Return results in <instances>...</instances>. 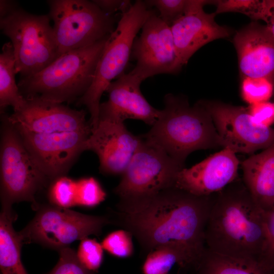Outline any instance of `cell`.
<instances>
[{
	"instance_id": "1",
	"label": "cell",
	"mask_w": 274,
	"mask_h": 274,
	"mask_svg": "<svg viewBox=\"0 0 274 274\" xmlns=\"http://www.w3.org/2000/svg\"><path fill=\"white\" fill-rule=\"evenodd\" d=\"M214 194L198 196L174 187L120 199L116 213L148 254L169 247L179 254L183 268H196L206 249L205 229Z\"/></svg>"
},
{
	"instance_id": "2",
	"label": "cell",
	"mask_w": 274,
	"mask_h": 274,
	"mask_svg": "<svg viewBox=\"0 0 274 274\" xmlns=\"http://www.w3.org/2000/svg\"><path fill=\"white\" fill-rule=\"evenodd\" d=\"M265 239V212L243 180L236 179L214 194L205 229L208 250L260 260Z\"/></svg>"
},
{
	"instance_id": "3",
	"label": "cell",
	"mask_w": 274,
	"mask_h": 274,
	"mask_svg": "<svg viewBox=\"0 0 274 274\" xmlns=\"http://www.w3.org/2000/svg\"><path fill=\"white\" fill-rule=\"evenodd\" d=\"M164 107L146 138L184 167L196 150L222 147L212 118L201 100L190 106L185 97L167 94Z\"/></svg>"
},
{
	"instance_id": "4",
	"label": "cell",
	"mask_w": 274,
	"mask_h": 274,
	"mask_svg": "<svg viewBox=\"0 0 274 274\" xmlns=\"http://www.w3.org/2000/svg\"><path fill=\"white\" fill-rule=\"evenodd\" d=\"M109 37L63 54L39 72L21 78L18 83L21 94L24 98L37 96L61 104L77 100L93 81Z\"/></svg>"
},
{
	"instance_id": "5",
	"label": "cell",
	"mask_w": 274,
	"mask_h": 274,
	"mask_svg": "<svg viewBox=\"0 0 274 274\" xmlns=\"http://www.w3.org/2000/svg\"><path fill=\"white\" fill-rule=\"evenodd\" d=\"M154 13L145 1H136L122 13L116 28L109 36L98 60L93 81L84 94L77 100V106H85L88 110L92 131L98 125L102 93L112 80L123 73L136 34Z\"/></svg>"
},
{
	"instance_id": "6",
	"label": "cell",
	"mask_w": 274,
	"mask_h": 274,
	"mask_svg": "<svg viewBox=\"0 0 274 274\" xmlns=\"http://www.w3.org/2000/svg\"><path fill=\"white\" fill-rule=\"evenodd\" d=\"M1 201L2 210H11L13 203L31 202L39 205L36 194L50 181L37 165L17 129L2 114L0 145Z\"/></svg>"
},
{
	"instance_id": "7",
	"label": "cell",
	"mask_w": 274,
	"mask_h": 274,
	"mask_svg": "<svg viewBox=\"0 0 274 274\" xmlns=\"http://www.w3.org/2000/svg\"><path fill=\"white\" fill-rule=\"evenodd\" d=\"M49 15H35L19 8L0 18V28L11 40L16 74L21 78L39 72L58 56Z\"/></svg>"
},
{
	"instance_id": "8",
	"label": "cell",
	"mask_w": 274,
	"mask_h": 274,
	"mask_svg": "<svg viewBox=\"0 0 274 274\" xmlns=\"http://www.w3.org/2000/svg\"><path fill=\"white\" fill-rule=\"evenodd\" d=\"M47 3L59 56L99 42L115 29L112 15L93 1L50 0Z\"/></svg>"
},
{
	"instance_id": "9",
	"label": "cell",
	"mask_w": 274,
	"mask_h": 274,
	"mask_svg": "<svg viewBox=\"0 0 274 274\" xmlns=\"http://www.w3.org/2000/svg\"><path fill=\"white\" fill-rule=\"evenodd\" d=\"M36 210L34 218L19 232L23 243L57 251L90 235H98L111 222L107 216L84 214L51 204H39Z\"/></svg>"
},
{
	"instance_id": "10",
	"label": "cell",
	"mask_w": 274,
	"mask_h": 274,
	"mask_svg": "<svg viewBox=\"0 0 274 274\" xmlns=\"http://www.w3.org/2000/svg\"><path fill=\"white\" fill-rule=\"evenodd\" d=\"M184 167L144 135L114 192L120 199L150 196L174 187Z\"/></svg>"
},
{
	"instance_id": "11",
	"label": "cell",
	"mask_w": 274,
	"mask_h": 274,
	"mask_svg": "<svg viewBox=\"0 0 274 274\" xmlns=\"http://www.w3.org/2000/svg\"><path fill=\"white\" fill-rule=\"evenodd\" d=\"M201 101L212 118L223 148L235 153L253 154L274 145V128L256 124L247 108L217 100Z\"/></svg>"
},
{
	"instance_id": "12",
	"label": "cell",
	"mask_w": 274,
	"mask_h": 274,
	"mask_svg": "<svg viewBox=\"0 0 274 274\" xmlns=\"http://www.w3.org/2000/svg\"><path fill=\"white\" fill-rule=\"evenodd\" d=\"M131 54L136 61L131 71L143 81L160 74H175L183 64L178 54L170 27L154 12L134 40Z\"/></svg>"
},
{
	"instance_id": "13",
	"label": "cell",
	"mask_w": 274,
	"mask_h": 274,
	"mask_svg": "<svg viewBox=\"0 0 274 274\" xmlns=\"http://www.w3.org/2000/svg\"><path fill=\"white\" fill-rule=\"evenodd\" d=\"M16 128L32 159L50 182L65 175L80 154L86 151V142L91 133H37Z\"/></svg>"
},
{
	"instance_id": "14",
	"label": "cell",
	"mask_w": 274,
	"mask_h": 274,
	"mask_svg": "<svg viewBox=\"0 0 274 274\" xmlns=\"http://www.w3.org/2000/svg\"><path fill=\"white\" fill-rule=\"evenodd\" d=\"M25 98L26 102L22 108L7 115L8 121L16 128L37 133L92 132L84 110L72 109L62 104L37 96Z\"/></svg>"
},
{
	"instance_id": "15",
	"label": "cell",
	"mask_w": 274,
	"mask_h": 274,
	"mask_svg": "<svg viewBox=\"0 0 274 274\" xmlns=\"http://www.w3.org/2000/svg\"><path fill=\"white\" fill-rule=\"evenodd\" d=\"M240 162L229 148L177 174L174 187L198 196L216 193L237 179Z\"/></svg>"
},
{
	"instance_id": "16",
	"label": "cell",
	"mask_w": 274,
	"mask_h": 274,
	"mask_svg": "<svg viewBox=\"0 0 274 274\" xmlns=\"http://www.w3.org/2000/svg\"><path fill=\"white\" fill-rule=\"evenodd\" d=\"M140 136L130 132L124 123L99 120L85 144V150L98 157L99 171L106 175H122L133 155Z\"/></svg>"
},
{
	"instance_id": "17",
	"label": "cell",
	"mask_w": 274,
	"mask_h": 274,
	"mask_svg": "<svg viewBox=\"0 0 274 274\" xmlns=\"http://www.w3.org/2000/svg\"><path fill=\"white\" fill-rule=\"evenodd\" d=\"M142 81L130 72L122 73L117 80L112 82L106 91L109 93V99L99 106V120L124 123L127 119H133L154 125L161 110L152 107L142 93Z\"/></svg>"
},
{
	"instance_id": "18",
	"label": "cell",
	"mask_w": 274,
	"mask_h": 274,
	"mask_svg": "<svg viewBox=\"0 0 274 274\" xmlns=\"http://www.w3.org/2000/svg\"><path fill=\"white\" fill-rule=\"evenodd\" d=\"M233 42L241 77L274 81V37L265 25L249 23L236 32Z\"/></svg>"
},
{
	"instance_id": "19",
	"label": "cell",
	"mask_w": 274,
	"mask_h": 274,
	"mask_svg": "<svg viewBox=\"0 0 274 274\" xmlns=\"http://www.w3.org/2000/svg\"><path fill=\"white\" fill-rule=\"evenodd\" d=\"M216 15L215 12L207 13L203 8H200L185 14L170 26L183 65L204 45L217 39L227 38L231 35L229 28L216 22Z\"/></svg>"
},
{
	"instance_id": "20",
	"label": "cell",
	"mask_w": 274,
	"mask_h": 274,
	"mask_svg": "<svg viewBox=\"0 0 274 274\" xmlns=\"http://www.w3.org/2000/svg\"><path fill=\"white\" fill-rule=\"evenodd\" d=\"M243 181L264 212L274 209V145L241 163Z\"/></svg>"
},
{
	"instance_id": "21",
	"label": "cell",
	"mask_w": 274,
	"mask_h": 274,
	"mask_svg": "<svg viewBox=\"0 0 274 274\" xmlns=\"http://www.w3.org/2000/svg\"><path fill=\"white\" fill-rule=\"evenodd\" d=\"M195 269L197 274H271L272 270L259 259L223 255L207 248Z\"/></svg>"
},
{
	"instance_id": "22",
	"label": "cell",
	"mask_w": 274,
	"mask_h": 274,
	"mask_svg": "<svg viewBox=\"0 0 274 274\" xmlns=\"http://www.w3.org/2000/svg\"><path fill=\"white\" fill-rule=\"evenodd\" d=\"M17 219L13 210H2L0 214V269L1 274H28L21 259L23 242L13 227Z\"/></svg>"
},
{
	"instance_id": "23",
	"label": "cell",
	"mask_w": 274,
	"mask_h": 274,
	"mask_svg": "<svg viewBox=\"0 0 274 274\" xmlns=\"http://www.w3.org/2000/svg\"><path fill=\"white\" fill-rule=\"evenodd\" d=\"M15 58L11 42L4 44L0 54V110L4 113L11 106L14 112L24 106L26 99L21 94L15 80Z\"/></svg>"
},
{
	"instance_id": "24",
	"label": "cell",
	"mask_w": 274,
	"mask_h": 274,
	"mask_svg": "<svg viewBox=\"0 0 274 274\" xmlns=\"http://www.w3.org/2000/svg\"><path fill=\"white\" fill-rule=\"evenodd\" d=\"M148 7H154L159 17L170 26L185 14L196 9L203 8L213 1L207 0H149L145 1Z\"/></svg>"
},
{
	"instance_id": "25",
	"label": "cell",
	"mask_w": 274,
	"mask_h": 274,
	"mask_svg": "<svg viewBox=\"0 0 274 274\" xmlns=\"http://www.w3.org/2000/svg\"><path fill=\"white\" fill-rule=\"evenodd\" d=\"M175 264L183 267L179 254L170 248L160 247L148 254L142 270L144 274H168Z\"/></svg>"
},
{
	"instance_id": "26",
	"label": "cell",
	"mask_w": 274,
	"mask_h": 274,
	"mask_svg": "<svg viewBox=\"0 0 274 274\" xmlns=\"http://www.w3.org/2000/svg\"><path fill=\"white\" fill-rule=\"evenodd\" d=\"M77 181L65 176L58 177L49 184L48 198L50 204L69 209L76 206Z\"/></svg>"
},
{
	"instance_id": "27",
	"label": "cell",
	"mask_w": 274,
	"mask_h": 274,
	"mask_svg": "<svg viewBox=\"0 0 274 274\" xmlns=\"http://www.w3.org/2000/svg\"><path fill=\"white\" fill-rule=\"evenodd\" d=\"M274 81L267 78L242 77L241 94L249 105L267 101L272 96Z\"/></svg>"
},
{
	"instance_id": "28",
	"label": "cell",
	"mask_w": 274,
	"mask_h": 274,
	"mask_svg": "<svg viewBox=\"0 0 274 274\" xmlns=\"http://www.w3.org/2000/svg\"><path fill=\"white\" fill-rule=\"evenodd\" d=\"M215 13L236 12L244 14L254 21L262 20L265 0H216Z\"/></svg>"
},
{
	"instance_id": "29",
	"label": "cell",
	"mask_w": 274,
	"mask_h": 274,
	"mask_svg": "<svg viewBox=\"0 0 274 274\" xmlns=\"http://www.w3.org/2000/svg\"><path fill=\"white\" fill-rule=\"evenodd\" d=\"M106 192L94 178H83L77 181L76 206L92 208L102 202Z\"/></svg>"
},
{
	"instance_id": "30",
	"label": "cell",
	"mask_w": 274,
	"mask_h": 274,
	"mask_svg": "<svg viewBox=\"0 0 274 274\" xmlns=\"http://www.w3.org/2000/svg\"><path fill=\"white\" fill-rule=\"evenodd\" d=\"M132 234L127 230H118L108 234L102 241L103 249L119 258H126L133 253Z\"/></svg>"
},
{
	"instance_id": "31",
	"label": "cell",
	"mask_w": 274,
	"mask_h": 274,
	"mask_svg": "<svg viewBox=\"0 0 274 274\" xmlns=\"http://www.w3.org/2000/svg\"><path fill=\"white\" fill-rule=\"evenodd\" d=\"M76 255L83 266L95 272L102 263L104 249L101 244L96 240L86 237L81 240Z\"/></svg>"
},
{
	"instance_id": "32",
	"label": "cell",
	"mask_w": 274,
	"mask_h": 274,
	"mask_svg": "<svg viewBox=\"0 0 274 274\" xmlns=\"http://www.w3.org/2000/svg\"><path fill=\"white\" fill-rule=\"evenodd\" d=\"M58 252V261L47 274H95L82 265L72 249L67 247Z\"/></svg>"
},
{
	"instance_id": "33",
	"label": "cell",
	"mask_w": 274,
	"mask_h": 274,
	"mask_svg": "<svg viewBox=\"0 0 274 274\" xmlns=\"http://www.w3.org/2000/svg\"><path fill=\"white\" fill-rule=\"evenodd\" d=\"M265 234L260 260L272 269L274 268V209L265 212Z\"/></svg>"
},
{
	"instance_id": "34",
	"label": "cell",
	"mask_w": 274,
	"mask_h": 274,
	"mask_svg": "<svg viewBox=\"0 0 274 274\" xmlns=\"http://www.w3.org/2000/svg\"><path fill=\"white\" fill-rule=\"evenodd\" d=\"M247 109L256 124L270 127L274 123V102L269 101L259 102L249 105Z\"/></svg>"
},
{
	"instance_id": "35",
	"label": "cell",
	"mask_w": 274,
	"mask_h": 274,
	"mask_svg": "<svg viewBox=\"0 0 274 274\" xmlns=\"http://www.w3.org/2000/svg\"><path fill=\"white\" fill-rule=\"evenodd\" d=\"M105 13L112 15L117 11L122 13L127 11L131 6L130 1L96 0L93 1Z\"/></svg>"
},
{
	"instance_id": "36",
	"label": "cell",
	"mask_w": 274,
	"mask_h": 274,
	"mask_svg": "<svg viewBox=\"0 0 274 274\" xmlns=\"http://www.w3.org/2000/svg\"><path fill=\"white\" fill-rule=\"evenodd\" d=\"M274 37V0H265L262 20Z\"/></svg>"
},
{
	"instance_id": "37",
	"label": "cell",
	"mask_w": 274,
	"mask_h": 274,
	"mask_svg": "<svg viewBox=\"0 0 274 274\" xmlns=\"http://www.w3.org/2000/svg\"><path fill=\"white\" fill-rule=\"evenodd\" d=\"M19 7L18 4L11 0L0 1V18L6 17Z\"/></svg>"
}]
</instances>
